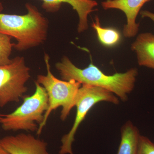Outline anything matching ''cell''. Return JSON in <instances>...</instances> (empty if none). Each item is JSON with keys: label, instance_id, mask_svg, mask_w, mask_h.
Masks as SVG:
<instances>
[{"label": "cell", "instance_id": "6da1fadb", "mask_svg": "<svg viewBox=\"0 0 154 154\" xmlns=\"http://www.w3.org/2000/svg\"><path fill=\"white\" fill-rule=\"evenodd\" d=\"M55 66L63 80H74L82 85L103 88L113 93L122 102L127 101L128 94L134 89L138 74L137 69L134 68L124 73L107 75L93 63L85 68L81 69L66 56Z\"/></svg>", "mask_w": 154, "mask_h": 154}, {"label": "cell", "instance_id": "7a4b0ae2", "mask_svg": "<svg viewBox=\"0 0 154 154\" xmlns=\"http://www.w3.org/2000/svg\"><path fill=\"white\" fill-rule=\"evenodd\" d=\"M23 15L0 13V32L17 40L14 47L23 51L41 44L47 38L48 21L35 6L25 5Z\"/></svg>", "mask_w": 154, "mask_h": 154}, {"label": "cell", "instance_id": "3957f363", "mask_svg": "<svg viewBox=\"0 0 154 154\" xmlns=\"http://www.w3.org/2000/svg\"><path fill=\"white\" fill-rule=\"evenodd\" d=\"M49 58L48 54H45L47 74L38 75L36 81L45 89L48 99V108L45 113L43 121L39 125L36 131L38 135L41 134L51 113L58 107H62L61 120H66L71 110L75 107L77 93L82 85L74 80L64 81L54 76L51 70Z\"/></svg>", "mask_w": 154, "mask_h": 154}, {"label": "cell", "instance_id": "277c9868", "mask_svg": "<svg viewBox=\"0 0 154 154\" xmlns=\"http://www.w3.org/2000/svg\"><path fill=\"white\" fill-rule=\"evenodd\" d=\"M35 83L34 94L25 97L22 105L11 113L0 114V125L5 131L38 130L48 108V99L44 88Z\"/></svg>", "mask_w": 154, "mask_h": 154}, {"label": "cell", "instance_id": "5b68a950", "mask_svg": "<svg viewBox=\"0 0 154 154\" xmlns=\"http://www.w3.org/2000/svg\"><path fill=\"white\" fill-rule=\"evenodd\" d=\"M101 102L115 105L119 103L118 97L110 91L99 87L82 85L76 97L75 107L77 110L74 122L70 130L64 135L61 140V146L59 154H74L72 145L77 130L91 108Z\"/></svg>", "mask_w": 154, "mask_h": 154}, {"label": "cell", "instance_id": "8992f818", "mask_svg": "<svg viewBox=\"0 0 154 154\" xmlns=\"http://www.w3.org/2000/svg\"><path fill=\"white\" fill-rule=\"evenodd\" d=\"M30 69L23 57H17L8 64L0 66V107L18 102L28 91Z\"/></svg>", "mask_w": 154, "mask_h": 154}, {"label": "cell", "instance_id": "52a82bcc", "mask_svg": "<svg viewBox=\"0 0 154 154\" xmlns=\"http://www.w3.org/2000/svg\"><path fill=\"white\" fill-rule=\"evenodd\" d=\"M0 145L10 154H51L47 143L29 134L5 137L0 139Z\"/></svg>", "mask_w": 154, "mask_h": 154}, {"label": "cell", "instance_id": "ba28073f", "mask_svg": "<svg viewBox=\"0 0 154 154\" xmlns=\"http://www.w3.org/2000/svg\"><path fill=\"white\" fill-rule=\"evenodd\" d=\"M151 0H106L102 3L104 10L117 9L124 12L127 23L124 25L123 35L126 38L134 37L138 32L139 24L136 23L137 17L142 7Z\"/></svg>", "mask_w": 154, "mask_h": 154}, {"label": "cell", "instance_id": "9c48e42d", "mask_svg": "<svg viewBox=\"0 0 154 154\" xmlns=\"http://www.w3.org/2000/svg\"><path fill=\"white\" fill-rule=\"evenodd\" d=\"M43 2L42 7L48 12H56L63 3H67L76 11L79 17L78 30L79 33L84 32L88 28V17L98 3L94 0H40Z\"/></svg>", "mask_w": 154, "mask_h": 154}, {"label": "cell", "instance_id": "30bf717a", "mask_svg": "<svg viewBox=\"0 0 154 154\" xmlns=\"http://www.w3.org/2000/svg\"><path fill=\"white\" fill-rule=\"evenodd\" d=\"M131 48L136 54L139 66L154 69V34L140 33L131 44Z\"/></svg>", "mask_w": 154, "mask_h": 154}, {"label": "cell", "instance_id": "8fae6325", "mask_svg": "<svg viewBox=\"0 0 154 154\" xmlns=\"http://www.w3.org/2000/svg\"><path fill=\"white\" fill-rule=\"evenodd\" d=\"M121 139L117 154H137L141 135L132 122L128 121L121 129Z\"/></svg>", "mask_w": 154, "mask_h": 154}, {"label": "cell", "instance_id": "7c38bea8", "mask_svg": "<svg viewBox=\"0 0 154 154\" xmlns=\"http://www.w3.org/2000/svg\"><path fill=\"white\" fill-rule=\"evenodd\" d=\"M95 22H93L92 27L96 30L100 42L107 46H113L117 44L121 38L119 31L113 28H102L97 17H95Z\"/></svg>", "mask_w": 154, "mask_h": 154}, {"label": "cell", "instance_id": "4fadbf2b", "mask_svg": "<svg viewBox=\"0 0 154 154\" xmlns=\"http://www.w3.org/2000/svg\"><path fill=\"white\" fill-rule=\"evenodd\" d=\"M11 38L0 32V66L8 64L12 60L10 56L14 43L11 42Z\"/></svg>", "mask_w": 154, "mask_h": 154}, {"label": "cell", "instance_id": "5bb4252c", "mask_svg": "<svg viewBox=\"0 0 154 154\" xmlns=\"http://www.w3.org/2000/svg\"><path fill=\"white\" fill-rule=\"evenodd\" d=\"M137 154H154V143L149 138L141 135Z\"/></svg>", "mask_w": 154, "mask_h": 154}, {"label": "cell", "instance_id": "9a60e30c", "mask_svg": "<svg viewBox=\"0 0 154 154\" xmlns=\"http://www.w3.org/2000/svg\"><path fill=\"white\" fill-rule=\"evenodd\" d=\"M140 14L143 18H149L154 22V13L148 11H142Z\"/></svg>", "mask_w": 154, "mask_h": 154}, {"label": "cell", "instance_id": "2e32d148", "mask_svg": "<svg viewBox=\"0 0 154 154\" xmlns=\"http://www.w3.org/2000/svg\"><path fill=\"white\" fill-rule=\"evenodd\" d=\"M0 154H10L0 145Z\"/></svg>", "mask_w": 154, "mask_h": 154}, {"label": "cell", "instance_id": "e0dca14e", "mask_svg": "<svg viewBox=\"0 0 154 154\" xmlns=\"http://www.w3.org/2000/svg\"><path fill=\"white\" fill-rule=\"evenodd\" d=\"M3 10V6L2 3L0 2V13H2Z\"/></svg>", "mask_w": 154, "mask_h": 154}, {"label": "cell", "instance_id": "ac0fdd59", "mask_svg": "<svg viewBox=\"0 0 154 154\" xmlns=\"http://www.w3.org/2000/svg\"></svg>", "mask_w": 154, "mask_h": 154}]
</instances>
